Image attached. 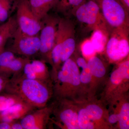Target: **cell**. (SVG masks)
<instances>
[{
  "label": "cell",
  "mask_w": 129,
  "mask_h": 129,
  "mask_svg": "<svg viewBox=\"0 0 129 129\" xmlns=\"http://www.w3.org/2000/svg\"><path fill=\"white\" fill-rule=\"evenodd\" d=\"M3 92L35 108H41L47 106L53 97V82L28 79L18 74L9 79Z\"/></svg>",
  "instance_id": "obj_1"
},
{
  "label": "cell",
  "mask_w": 129,
  "mask_h": 129,
  "mask_svg": "<svg viewBox=\"0 0 129 129\" xmlns=\"http://www.w3.org/2000/svg\"><path fill=\"white\" fill-rule=\"evenodd\" d=\"M50 73L53 99H67L75 102L85 99L80 80L79 70L73 55L57 71Z\"/></svg>",
  "instance_id": "obj_2"
},
{
  "label": "cell",
  "mask_w": 129,
  "mask_h": 129,
  "mask_svg": "<svg viewBox=\"0 0 129 129\" xmlns=\"http://www.w3.org/2000/svg\"><path fill=\"white\" fill-rule=\"evenodd\" d=\"M80 129H113L108 121L107 106L97 96L77 102Z\"/></svg>",
  "instance_id": "obj_3"
},
{
  "label": "cell",
  "mask_w": 129,
  "mask_h": 129,
  "mask_svg": "<svg viewBox=\"0 0 129 129\" xmlns=\"http://www.w3.org/2000/svg\"><path fill=\"white\" fill-rule=\"evenodd\" d=\"M103 88L100 99L107 106L128 92L129 57L117 63Z\"/></svg>",
  "instance_id": "obj_4"
},
{
  "label": "cell",
  "mask_w": 129,
  "mask_h": 129,
  "mask_svg": "<svg viewBox=\"0 0 129 129\" xmlns=\"http://www.w3.org/2000/svg\"><path fill=\"white\" fill-rule=\"evenodd\" d=\"M72 15L79 23L90 31H100L107 38L111 33L99 6L93 0H85Z\"/></svg>",
  "instance_id": "obj_5"
},
{
  "label": "cell",
  "mask_w": 129,
  "mask_h": 129,
  "mask_svg": "<svg viewBox=\"0 0 129 129\" xmlns=\"http://www.w3.org/2000/svg\"><path fill=\"white\" fill-rule=\"evenodd\" d=\"M50 105L53 115L51 124L62 129H80L77 102L67 99H54Z\"/></svg>",
  "instance_id": "obj_6"
},
{
  "label": "cell",
  "mask_w": 129,
  "mask_h": 129,
  "mask_svg": "<svg viewBox=\"0 0 129 129\" xmlns=\"http://www.w3.org/2000/svg\"><path fill=\"white\" fill-rule=\"evenodd\" d=\"M93 1L99 6L111 32L117 29L129 30V12L120 0Z\"/></svg>",
  "instance_id": "obj_7"
},
{
  "label": "cell",
  "mask_w": 129,
  "mask_h": 129,
  "mask_svg": "<svg viewBox=\"0 0 129 129\" xmlns=\"http://www.w3.org/2000/svg\"><path fill=\"white\" fill-rule=\"evenodd\" d=\"M129 30L114 29L108 37L104 48L110 63H117L129 57Z\"/></svg>",
  "instance_id": "obj_8"
},
{
  "label": "cell",
  "mask_w": 129,
  "mask_h": 129,
  "mask_svg": "<svg viewBox=\"0 0 129 129\" xmlns=\"http://www.w3.org/2000/svg\"><path fill=\"white\" fill-rule=\"evenodd\" d=\"M60 18L56 15H48L41 20L42 26L39 35L40 48L39 53L43 60L51 65L52 51Z\"/></svg>",
  "instance_id": "obj_9"
},
{
  "label": "cell",
  "mask_w": 129,
  "mask_h": 129,
  "mask_svg": "<svg viewBox=\"0 0 129 129\" xmlns=\"http://www.w3.org/2000/svg\"><path fill=\"white\" fill-rule=\"evenodd\" d=\"M15 9L16 21L19 29L28 35H39L42 28V22L34 14L28 1L16 0Z\"/></svg>",
  "instance_id": "obj_10"
},
{
  "label": "cell",
  "mask_w": 129,
  "mask_h": 129,
  "mask_svg": "<svg viewBox=\"0 0 129 129\" xmlns=\"http://www.w3.org/2000/svg\"><path fill=\"white\" fill-rule=\"evenodd\" d=\"M12 38L13 42L8 50L15 54L29 58L39 53L40 45L39 35L25 34L18 27Z\"/></svg>",
  "instance_id": "obj_11"
},
{
  "label": "cell",
  "mask_w": 129,
  "mask_h": 129,
  "mask_svg": "<svg viewBox=\"0 0 129 129\" xmlns=\"http://www.w3.org/2000/svg\"><path fill=\"white\" fill-rule=\"evenodd\" d=\"M52 114L51 106L47 105L35 109L19 120L23 129H45L51 123Z\"/></svg>",
  "instance_id": "obj_12"
},
{
  "label": "cell",
  "mask_w": 129,
  "mask_h": 129,
  "mask_svg": "<svg viewBox=\"0 0 129 129\" xmlns=\"http://www.w3.org/2000/svg\"><path fill=\"white\" fill-rule=\"evenodd\" d=\"M91 75V97L96 96L97 92L103 88L108 78L107 66L97 56H93L87 61Z\"/></svg>",
  "instance_id": "obj_13"
},
{
  "label": "cell",
  "mask_w": 129,
  "mask_h": 129,
  "mask_svg": "<svg viewBox=\"0 0 129 129\" xmlns=\"http://www.w3.org/2000/svg\"><path fill=\"white\" fill-rule=\"evenodd\" d=\"M19 74L28 79L46 82H52L50 72L42 60H31L26 63L22 72Z\"/></svg>",
  "instance_id": "obj_14"
},
{
  "label": "cell",
  "mask_w": 129,
  "mask_h": 129,
  "mask_svg": "<svg viewBox=\"0 0 129 129\" xmlns=\"http://www.w3.org/2000/svg\"><path fill=\"white\" fill-rule=\"evenodd\" d=\"M64 25V35L61 56L62 63L74 53L76 50V41L75 25L69 18H62Z\"/></svg>",
  "instance_id": "obj_15"
},
{
  "label": "cell",
  "mask_w": 129,
  "mask_h": 129,
  "mask_svg": "<svg viewBox=\"0 0 129 129\" xmlns=\"http://www.w3.org/2000/svg\"><path fill=\"white\" fill-rule=\"evenodd\" d=\"M36 109L24 102L18 103L0 112V122H12L20 120Z\"/></svg>",
  "instance_id": "obj_16"
},
{
  "label": "cell",
  "mask_w": 129,
  "mask_h": 129,
  "mask_svg": "<svg viewBox=\"0 0 129 129\" xmlns=\"http://www.w3.org/2000/svg\"><path fill=\"white\" fill-rule=\"evenodd\" d=\"M80 72V80L85 99L91 98V75L88 63L83 56L75 52L73 54Z\"/></svg>",
  "instance_id": "obj_17"
},
{
  "label": "cell",
  "mask_w": 129,
  "mask_h": 129,
  "mask_svg": "<svg viewBox=\"0 0 129 129\" xmlns=\"http://www.w3.org/2000/svg\"><path fill=\"white\" fill-rule=\"evenodd\" d=\"M128 92L117 100L119 110V120L115 128L129 129V102Z\"/></svg>",
  "instance_id": "obj_18"
},
{
  "label": "cell",
  "mask_w": 129,
  "mask_h": 129,
  "mask_svg": "<svg viewBox=\"0 0 129 129\" xmlns=\"http://www.w3.org/2000/svg\"><path fill=\"white\" fill-rule=\"evenodd\" d=\"M32 12L38 19L41 21L53 8L57 0H28Z\"/></svg>",
  "instance_id": "obj_19"
},
{
  "label": "cell",
  "mask_w": 129,
  "mask_h": 129,
  "mask_svg": "<svg viewBox=\"0 0 129 129\" xmlns=\"http://www.w3.org/2000/svg\"><path fill=\"white\" fill-rule=\"evenodd\" d=\"M29 59L24 57H16L0 72V75L10 78L12 76L21 73L25 64Z\"/></svg>",
  "instance_id": "obj_20"
},
{
  "label": "cell",
  "mask_w": 129,
  "mask_h": 129,
  "mask_svg": "<svg viewBox=\"0 0 129 129\" xmlns=\"http://www.w3.org/2000/svg\"><path fill=\"white\" fill-rule=\"evenodd\" d=\"M85 0H57L53 8L56 11L69 17Z\"/></svg>",
  "instance_id": "obj_21"
},
{
  "label": "cell",
  "mask_w": 129,
  "mask_h": 129,
  "mask_svg": "<svg viewBox=\"0 0 129 129\" xmlns=\"http://www.w3.org/2000/svg\"><path fill=\"white\" fill-rule=\"evenodd\" d=\"M18 27L16 16L10 17L7 21L0 25V46L12 37Z\"/></svg>",
  "instance_id": "obj_22"
},
{
  "label": "cell",
  "mask_w": 129,
  "mask_h": 129,
  "mask_svg": "<svg viewBox=\"0 0 129 129\" xmlns=\"http://www.w3.org/2000/svg\"><path fill=\"white\" fill-rule=\"evenodd\" d=\"M16 0H0V23L6 22L15 9Z\"/></svg>",
  "instance_id": "obj_23"
},
{
  "label": "cell",
  "mask_w": 129,
  "mask_h": 129,
  "mask_svg": "<svg viewBox=\"0 0 129 129\" xmlns=\"http://www.w3.org/2000/svg\"><path fill=\"white\" fill-rule=\"evenodd\" d=\"M21 102L22 101L13 95L2 92L0 94V112Z\"/></svg>",
  "instance_id": "obj_24"
},
{
  "label": "cell",
  "mask_w": 129,
  "mask_h": 129,
  "mask_svg": "<svg viewBox=\"0 0 129 129\" xmlns=\"http://www.w3.org/2000/svg\"><path fill=\"white\" fill-rule=\"evenodd\" d=\"M9 79L0 75V94L4 92L5 87Z\"/></svg>",
  "instance_id": "obj_25"
},
{
  "label": "cell",
  "mask_w": 129,
  "mask_h": 129,
  "mask_svg": "<svg viewBox=\"0 0 129 129\" xmlns=\"http://www.w3.org/2000/svg\"><path fill=\"white\" fill-rule=\"evenodd\" d=\"M11 129H23L20 120L11 122Z\"/></svg>",
  "instance_id": "obj_26"
},
{
  "label": "cell",
  "mask_w": 129,
  "mask_h": 129,
  "mask_svg": "<svg viewBox=\"0 0 129 129\" xmlns=\"http://www.w3.org/2000/svg\"><path fill=\"white\" fill-rule=\"evenodd\" d=\"M0 129H11V122H0Z\"/></svg>",
  "instance_id": "obj_27"
},
{
  "label": "cell",
  "mask_w": 129,
  "mask_h": 129,
  "mask_svg": "<svg viewBox=\"0 0 129 129\" xmlns=\"http://www.w3.org/2000/svg\"><path fill=\"white\" fill-rule=\"evenodd\" d=\"M125 7L129 12V0H120Z\"/></svg>",
  "instance_id": "obj_28"
},
{
  "label": "cell",
  "mask_w": 129,
  "mask_h": 129,
  "mask_svg": "<svg viewBox=\"0 0 129 129\" xmlns=\"http://www.w3.org/2000/svg\"><path fill=\"white\" fill-rule=\"evenodd\" d=\"M7 42H4L0 46V54L5 50V46Z\"/></svg>",
  "instance_id": "obj_29"
}]
</instances>
